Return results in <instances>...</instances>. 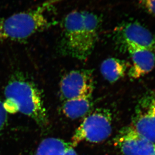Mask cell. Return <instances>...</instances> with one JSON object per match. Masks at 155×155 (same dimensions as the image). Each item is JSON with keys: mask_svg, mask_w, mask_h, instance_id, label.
Masks as SVG:
<instances>
[{"mask_svg": "<svg viewBox=\"0 0 155 155\" xmlns=\"http://www.w3.org/2000/svg\"><path fill=\"white\" fill-rule=\"evenodd\" d=\"M7 120V112L5 108L3 102L0 99V133L4 128Z\"/></svg>", "mask_w": 155, "mask_h": 155, "instance_id": "4fadbf2b", "label": "cell"}, {"mask_svg": "<svg viewBox=\"0 0 155 155\" xmlns=\"http://www.w3.org/2000/svg\"><path fill=\"white\" fill-rule=\"evenodd\" d=\"M101 23L100 17L93 12L69 13L61 25L60 48L63 54L78 60H86L95 46Z\"/></svg>", "mask_w": 155, "mask_h": 155, "instance_id": "6da1fadb", "label": "cell"}, {"mask_svg": "<svg viewBox=\"0 0 155 155\" xmlns=\"http://www.w3.org/2000/svg\"><path fill=\"white\" fill-rule=\"evenodd\" d=\"M112 131V116L109 110L99 108L87 116L77 128L72 137L73 147L85 140L90 143L103 142Z\"/></svg>", "mask_w": 155, "mask_h": 155, "instance_id": "277c9868", "label": "cell"}, {"mask_svg": "<svg viewBox=\"0 0 155 155\" xmlns=\"http://www.w3.org/2000/svg\"><path fill=\"white\" fill-rule=\"evenodd\" d=\"M126 48L133 63L128 71L130 77L137 79L152 70L155 65V55L153 51L134 45H127Z\"/></svg>", "mask_w": 155, "mask_h": 155, "instance_id": "9c48e42d", "label": "cell"}, {"mask_svg": "<svg viewBox=\"0 0 155 155\" xmlns=\"http://www.w3.org/2000/svg\"><path fill=\"white\" fill-rule=\"evenodd\" d=\"M92 105V96L72 99L64 101L63 111L68 117L76 119L85 115Z\"/></svg>", "mask_w": 155, "mask_h": 155, "instance_id": "30bf717a", "label": "cell"}, {"mask_svg": "<svg viewBox=\"0 0 155 155\" xmlns=\"http://www.w3.org/2000/svg\"><path fill=\"white\" fill-rule=\"evenodd\" d=\"M115 143L123 155H153L155 144L139 134L131 127L119 131Z\"/></svg>", "mask_w": 155, "mask_h": 155, "instance_id": "52a82bcc", "label": "cell"}, {"mask_svg": "<svg viewBox=\"0 0 155 155\" xmlns=\"http://www.w3.org/2000/svg\"><path fill=\"white\" fill-rule=\"evenodd\" d=\"M44 12L38 7L0 18V44L7 41L25 40L57 24L56 21L49 20Z\"/></svg>", "mask_w": 155, "mask_h": 155, "instance_id": "3957f363", "label": "cell"}, {"mask_svg": "<svg viewBox=\"0 0 155 155\" xmlns=\"http://www.w3.org/2000/svg\"><path fill=\"white\" fill-rule=\"evenodd\" d=\"M118 39L125 46L132 45L155 51V37L149 30L136 22L127 23L120 26L116 30Z\"/></svg>", "mask_w": 155, "mask_h": 155, "instance_id": "ba28073f", "label": "cell"}, {"mask_svg": "<svg viewBox=\"0 0 155 155\" xmlns=\"http://www.w3.org/2000/svg\"><path fill=\"white\" fill-rule=\"evenodd\" d=\"M145 3L147 10L155 16V0H145Z\"/></svg>", "mask_w": 155, "mask_h": 155, "instance_id": "9a60e30c", "label": "cell"}, {"mask_svg": "<svg viewBox=\"0 0 155 155\" xmlns=\"http://www.w3.org/2000/svg\"><path fill=\"white\" fill-rule=\"evenodd\" d=\"M127 69V65L124 61L111 58L102 62L100 70L106 80L110 83H114L124 76Z\"/></svg>", "mask_w": 155, "mask_h": 155, "instance_id": "8fae6325", "label": "cell"}, {"mask_svg": "<svg viewBox=\"0 0 155 155\" xmlns=\"http://www.w3.org/2000/svg\"><path fill=\"white\" fill-rule=\"evenodd\" d=\"M4 95L3 103L7 113L21 112L31 118L40 127L48 125V117L41 94L33 82L17 75L9 81Z\"/></svg>", "mask_w": 155, "mask_h": 155, "instance_id": "7a4b0ae2", "label": "cell"}, {"mask_svg": "<svg viewBox=\"0 0 155 155\" xmlns=\"http://www.w3.org/2000/svg\"><path fill=\"white\" fill-rule=\"evenodd\" d=\"M73 147L71 142L61 139L49 137L42 141L35 155H63L70 148Z\"/></svg>", "mask_w": 155, "mask_h": 155, "instance_id": "7c38bea8", "label": "cell"}, {"mask_svg": "<svg viewBox=\"0 0 155 155\" xmlns=\"http://www.w3.org/2000/svg\"><path fill=\"white\" fill-rule=\"evenodd\" d=\"M62 1L63 0H46V1L43 2L38 7L45 12L46 9H48L49 8L54 6V5L57 4Z\"/></svg>", "mask_w": 155, "mask_h": 155, "instance_id": "5bb4252c", "label": "cell"}, {"mask_svg": "<svg viewBox=\"0 0 155 155\" xmlns=\"http://www.w3.org/2000/svg\"><path fill=\"white\" fill-rule=\"evenodd\" d=\"M131 127L141 136L155 143V93L148 94L139 102Z\"/></svg>", "mask_w": 155, "mask_h": 155, "instance_id": "8992f818", "label": "cell"}, {"mask_svg": "<svg viewBox=\"0 0 155 155\" xmlns=\"http://www.w3.org/2000/svg\"><path fill=\"white\" fill-rule=\"evenodd\" d=\"M63 155H77L73 147L70 148Z\"/></svg>", "mask_w": 155, "mask_h": 155, "instance_id": "2e32d148", "label": "cell"}, {"mask_svg": "<svg viewBox=\"0 0 155 155\" xmlns=\"http://www.w3.org/2000/svg\"><path fill=\"white\" fill-rule=\"evenodd\" d=\"M155 155V152H154V155Z\"/></svg>", "mask_w": 155, "mask_h": 155, "instance_id": "e0dca14e", "label": "cell"}, {"mask_svg": "<svg viewBox=\"0 0 155 155\" xmlns=\"http://www.w3.org/2000/svg\"><path fill=\"white\" fill-rule=\"evenodd\" d=\"M94 79L91 70L72 71L65 75L60 83V92L66 100L92 96Z\"/></svg>", "mask_w": 155, "mask_h": 155, "instance_id": "5b68a950", "label": "cell"}]
</instances>
